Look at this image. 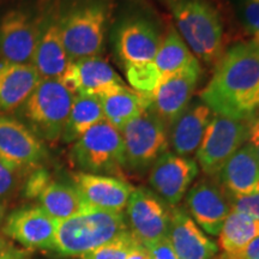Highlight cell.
I'll use <instances>...</instances> for the list:
<instances>
[{"mask_svg":"<svg viewBox=\"0 0 259 259\" xmlns=\"http://www.w3.org/2000/svg\"><path fill=\"white\" fill-rule=\"evenodd\" d=\"M199 99L213 114L246 120L259 111V40L236 42L223 52Z\"/></svg>","mask_w":259,"mask_h":259,"instance_id":"1","label":"cell"},{"mask_svg":"<svg viewBox=\"0 0 259 259\" xmlns=\"http://www.w3.org/2000/svg\"><path fill=\"white\" fill-rule=\"evenodd\" d=\"M176 29L198 60L216 64L223 54V25L209 0H167Z\"/></svg>","mask_w":259,"mask_h":259,"instance_id":"2","label":"cell"},{"mask_svg":"<svg viewBox=\"0 0 259 259\" xmlns=\"http://www.w3.org/2000/svg\"><path fill=\"white\" fill-rule=\"evenodd\" d=\"M111 8L109 0H77L59 12L61 40L71 61L100 57Z\"/></svg>","mask_w":259,"mask_h":259,"instance_id":"3","label":"cell"},{"mask_svg":"<svg viewBox=\"0 0 259 259\" xmlns=\"http://www.w3.org/2000/svg\"><path fill=\"white\" fill-rule=\"evenodd\" d=\"M127 231L122 212L90 208L58 222L53 250L66 257H82Z\"/></svg>","mask_w":259,"mask_h":259,"instance_id":"4","label":"cell"},{"mask_svg":"<svg viewBox=\"0 0 259 259\" xmlns=\"http://www.w3.org/2000/svg\"><path fill=\"white\" fill-rule=\"evenodd\" d=\"M74 95L60 79L41 82L21 107L22 116L29 128L44 141L58 142L63 136Z\"/></svg>","mask_w":259,"mask_h":259,"instance_id":"5","label":"cell"},{"mask_svg":"<svg viewBox=\"0 0 259 259\" xmlns=\"http://www.w3.org/2000/svg\"><path fill=\"white\" fill-rule=\"evenodd\" d=\"M71 157L80 171L87 173L116 177L122 176L126 168L122 136L106 120L94 126L74 142Z\"/></svg>","mask_w":259,"mask_h":259,"instance_id":"6","label":"cell"},{"mask_svg":"<svg viewBox=\"0 0 259 259\" xmlns=\"http://www.w3.org/2000/svg\"><path fill=\"white\" fill-rule=\"evenodd\" d=\"M120 134L125 147L126 168L135 173L150 169L169 148L167 126L150 109L128 122Z\"/></svg>","mask_w":259,"mask_h":259,"instance_id":"7","label":"cell"},{"mask_svg":"<svg viewBox=\"0 0 259 259\" xmlns=\"http://www.w3.org/2000/svg\"><path fill=\"white\" fill-rule=\"evenodd\" d=\"M247 119L213 114L196 151L198 167L208 177H216L233 154L247 143Z\"/></svg>","mask_w":259,"mask_h":259,"instance_id":"8","label":"cell"},{"mask_svg":"<svg viewBox=\"0 0 259 259\" xmlns=\"http://www.w3.org/2000/svg\"><path fill=\"white\" fill-rule=\"evenodd\" d=\"M44 16L29 9L9 10L0 18V59L6 63L32 64Z\"/></svg>","mask_w":259,"mask_h":259,"instance_id":"9","label":"cell"},{"mask_svg":"<svg viewBox=\"0 0 259 259\" xmlns=\"http://www.w3.org/2000/svg\"><path fill=\"white\" fill-rule=\"evenodd\" d=\"M47 158L44 142L27 125L0 115V160L21 174L31 173Z\"/></svg>","mask_w":259,"mask_h":259,"instance_id":"10","label":"cell"},{"mask_svg":"<svg viewBox=\"0 0 259 259\" xmlns=\"http://www.w3.org/2000/svg\"><path fill=\"white\" fill-rule=\"evenodd\" d=\"M126 208L130 232L142 245L147 246L167 238L170 210L154 192L143 187L135 189Z\"/></svg>","mask_w":259,"mask_h":259,"instance_id":"11","label":"cell"},{"mask_svg":"<svg viewBox=\"0 0 259 259\" xmlns=\"http://www.w3.org/2000/svg\"><path fill=\"white\" fill-rule=\"evenodd\" d=\"M202 76L199 60L193 59L185 69L162 77L160 85L153 95L154 112L166 126H170L192 101V97Z\"/></svg>","mask_w":259,"mask_h":259,"instance_id":"12","label":"cell"},{"mask_svg":"<svg viewBox=\"0 0 259 259\" xmlns=\"http://www.w3.org/2000/svg\"><path fill=\"white\" fill-rule=\"evenodd\" d=\"M198 173V163L193 158L167 151L149 169V184L164 203L176 206L190 190Z\"/></svg>","mask_w":259,"mask_h":259,"instance_id":"13","label":"cell"},{"mask_svg":"<svg viewBox=\"0 0 259 259\" xmlns=\"http://www.w3.org/2000/svg\"><path fill=\"white\" fill-rule=\"evenodd\" d=\"M60 80L74 96L97 99L125 85L120 76L101 57L70 61Z\"/></svg>","mask_w":259,"mask_h":259,"instance_id":"14","label":"cell"},{"mask_svg":"<svg viewBox=\"0 0 259 259\" xmlns=\"http://www.w3.org/2000/svg\"><path fill=\"white\" fill-rule=\"evenodd\" d=\"M58 222L40 205L24 206L6 216L3 233L27 248L53 250Z\"/></svg>","mask_w":259,"mask_h":259,"instance_id":"15","label":"cell"},{"mask_svg":"<svg viewBox=\"0 0 259 259\" xmlns=\"http://www.w3.org/2000/svg\"><path fill=\"white\" fill-rule=\"evenodd\" d=\"M161 42L157 25L144 16L125 18L115 32V51L124 65L153 61Z\"/></svg>","mask_w":259,"mask_h":259,"instance_id":"16","label":"cell"},{"mask_svg":"<svg viewBox=\"0 0 259 259\" xmlns=\"http://www.w3.org/2000/svg\"><path fill=\"white\" fill-rule=\"evenodd\" d=\"M186 205L190 216L202 231L219 235L227 216L232 211L225 191L215 181L199 180L187 191Z\"/></svg>","mask_w":259,"mask_h":259,"instance_id":"17","label":"cell"},{"mask_svg":"<svg viewBox=\"0 0 259 259\" xmlns=\"http://www.w3.org/2000/svg\"><path fill=\"white\" fill-rule=\"evenodd\" d=\"M72 183L92 208L122 212L135 189L121 178L76 171Z\"/></svg>","mask_w":259,"mask_h":259,"instance_id":"18","label":"cell"},{"mask_svg":"<svg viewBox=\"0 0 259 259\" xmlns=\"http://www.w3.org/2000/svg\"><path fill=\"white\" fill-rule=\"evenodd\" d=\"M70 61L61 40L59 11L56 9L51 10L44 16L32 65L41 79H60Z\"/></svg>","mask_w":259,"mask_h":259,"instance_id":"19","label":"cell"},{"mask_svg":"<svg viewBox=\"0 0 259 259\" xmlns=\"http://www.w3.org/2000/svg\"><path fill=\"white\" fill-rule=\"evenodd\" d=\"M168 239L179 259H218L219 246L183 208L170 210Z\"/></svg>","mask_w":259,"mask_h":259,"instance_id":"20","label":"cell"},{"mask_svg":"<svg viewBox=\"0 0 259 259\" xmlns=\"http://www.w3.org/2000/svg\"><path fill=\"white\" fill-rule=\"evenodd\" d=\"M227 197H242L259 192V160L248 143L233 154L216 176Z\"/></svg>","mask_w":259,"mask_h":259,"instance_id":"21","label":"cell"},{"mask_svg":"<svg viewBox=\"0 0 259 259\" xmlns=\"http://www.w3.org/2000/svg\"><path fill=\"white\" fill-rule=\"evenodd\" d=\"M213 113L200 99L191 101L170 124L169 144L174 154L189 157L196 153Z\"/></svg>","mask_w":259,"mask_h":259,"instance_id":"22","label":"cell"},{"mask_svg":"<svg viewBox=\"0 0 259 259\" xmlns=\"http://www.w3.org/2000/svg\"><path fill=\"white\" fill-rule=\"evenodd\" d=\"M40 82V74L32 64L0 61V111L21 108Z\"/></svg>","mask_w":259,"mask_h":259,"instance_id":"23","label":"cell"},{"mask_svg":"<svg viewBox=\"0 0 259 259\" xmlns=\"http://www.w3.org/2000/svg\"><path fill=\"white\" fill-rule=\"evenodd\" d=\"M105 120L121 131L128 122L150 109L153 97L142 95L124 85L100 97Z\"/></svg>","mask_w":259,"mask_h":259,"instance_id":"24","label":"cell"},{"mask_svg":"<svg viewBox=\"0 0 259 259\" xmlns=\"http://www.w3.org/2000/svg\"><path fill=\"white\" fill-rule=\"evenodd\" d=\"M37 199L41 208L57 221L73 218L92 208L73 185L53 180L42 191Z\"/></svg>","mask_w":259,"mask_h":259,"instance_id":"25","label":"cell"},{"mask_svg":"<svg viewBox=\"0 0 259 259\" xmlns=\"http://www.w3.org/2000/svg\"><path fill=\"white\" fill-rule=\"evenodd\" d=\"M259 236V220L232 210L219 234L222 259H236Z\"/></svg>","mask_w":259,"mask_h":259,"instance_id":"26","label":"cell"},{"mask_svg":"<svg viewBox=\"0 0 259 259\" xmlns=\"http://www.w3.org/2000/svg\"><path fill=\"white\" fill-rule=\"evenodd\" d=\"M105 120L101 101L97 97L74 96L61 139L74 143L94 126Z\"/></svg>","mask_w":259,"mask_h":259,"instance_id":"27","label":"cell"},{"mask_svg":"<svg viewBox=\"0 0 259 259\" xmlns=\"http://www.w3.org/2000/svg\"><path fill=\"white\" fill-rule=\"evenodd\" d=\"M193 59H196V57L187 47L184 38L176 28H170L166 37L162 38L154 63L162 77H166L185 69Z\"/></svg>","mask_w":259,"mask_h":259,"instance_id":"28","label":"cell"},{"mask_svg":"<svg viewBox=\"0 0 259 259\" xmlns=\"http://www.w3.org/2000/svg\"><path fill=\"white\" fill-rule=\"evenodd\" d=\"M126 77L135 92L151 97L162 80V74L154 60L126 65Z\"/></svg>","mask_w":259,"mask_h":259,"instance_id":"29","label":"cell"},{"mask_svg":"<svg viewBox=\"0 0 259 259\" xmlns=\"http://www.w3.org/2000/svg\"><path fill=\"white\" fill-rule=\"evenodd\" d=\"M131 232L127 231L116 236L113 240L106 242L92 252L83 254L80 259H126L128 252L138 244Z\"/></svg>","mask_w":259,"mask_h":259,"instance_id":"30","label":"cell"},{"mask_svg":"<svg viewBox=\"0 0 259 259\" xmlns=\"http://www.w3.org/2000/svg\"><path fill=\"white\" fill-rule=\"evenodd\" d=\"M232 4L242 28L259 40V0H232Z\"/></svg>","mask_w":259,"mask_h":259,"instance_id":"31","label":"cell"},{"mask_svg":"<svg viewBox=\"0 0 259 259\" xmlns=\"http://www.w3.org/2000/svg\"><path fill=\"white\" fill-rule=\"evenodd\" d=\"M22 176L5 162L0 160V202L14 197L22 184Z\"/></svg>","mask_w":259,"mask_h":259,"instance_id":"32","label":"cell"},{"mask_svg":"<svg viewBox=\"0 0 259 259\" xmlns=\"http://www.w3.org/2000/svg\"><path fill=\"white\" fill-rule=\"evenodd\" d=\"M52 181L51 174L45 168H37L29 174L28 180L24 184V194L27 198L37 199L42 191Z\"/></svg>","mask_w":259,"mask_h":259,"instance_id":"33","label":"cell"},{"mask_svg":"<svg viewBox=\"0 0 259 259\" xmlns=\"http://www.w3.org/2000/svg\"><path fill=\"white\" fill-rule=\"evenodd\" d=\"M234 211L259 220V192L242 197H227Z\"/></svg>","mask_w":259,"mask_h":259,"instance_id":"34","label":"cell"},{"mask_svg":"<svg viewBox=\"0 0 259 259\" xmlns=\"http://www.w3.org/2000/svg\"><path fill=\"white\" fill-rule=\"evenodd\" d=\"M145 248L148 251L149 259H179L168 236L154 244L147 245Z\"/></svg>","mask_w":259,"mask_h":259,"instance_id":"35","label":"cell"},{"mask_svg":"<svg viewBox=\"0 0 259 259\" xmlns=\"http://www.w3.org/2000/svg\"><path fill=\"white\" fill-rule=\"evenodd\" d=\"M247 143L251 145L252 149H253L259 160V111L255 112L253 115H251L250 118L247 119Z\"/></svg>","mask_w":259,"mask_h":259,"instance_id":"36","label":"cell"},{"mask_svg":"<svg viewBox=\"0 0 259 259\" xmlns=\"http://www.w3.org/2000/svg\"><path fill=\"white\" fill-rule=\"evenodd\" d=\"M236 259H259V236L253 239Z\"/></svg>","mask_w":259,"mask_h":259,"instance_id":"37","label":"cell"},{"mask_svg":"<svg viewBox=\"0 0 259 259\" xmlns=\"http://www.w3.org/2000/svg\"><path fill=\"white\" fill-rule=\"evenodd\" d=\"M126 259H149L147 248H145V246L142 245L141 242H138V244L128 252Z\"/></svg>","mask_w":259,"mask_h":259,"instance_id":"38","label":"cell"},{"mask_svg":"<svg viewBox=\"0 0 259 259\" xmlns=\"http://www.w3.org/2000/svg\"><path fill=\"white\" fill-rule=\"evenodd\" d=\"M0 259H28V253L23 250L11 247Z\"/></svg>","mask_w":259,"mask_h":259,"instance_id":"39","label":"cell"},{"mask_svg":"<svg viewBox=\"0 0 259 259\" xmlns=\"http://www.w3.org/2000/svg\"><path fill=\"white\" fill-rule=\"evenodd\" d=\"M11 247L12 246L10 245V242L6 240L4 236L0 235V258H2Z\"/></svg>","mask_w":259,"mask_h":259,"instance_id":"40","label":"cell"},{"mask_svg":"<svg viewBox=\"0 0 259 259\" xmlns=\"http://www.w3.org/2000/svg\"><path fill=\"white\" fill-rule=\"evenodd\" d=\"M6 212H8V206L5 202H0V223L4 222L6 218Z\"/></svg>","mask_w":259,"mask_h":259,"instance_id":"41","label":"cell"}]
</instances>
